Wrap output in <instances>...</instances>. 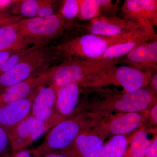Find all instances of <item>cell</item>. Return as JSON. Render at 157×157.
<instances>
[{
	"label": "cell",
	"mask_w": 157,
	"mask_h": 157,
	"mask_svg": "<svg viewBox=\"0 0 157 157\" xmlns=\"http://www.w3.org/2000/svg\"><path fill=\"white\" fill-rule=\"evenodd\" d=\"M78 0H65L63 1L59 14L67 21V20H71L78 17Z\"/></svg>",
	"instance_id": "obj_25"
},
{
	"label": "cell",
	"mask_w": 157,
	"mask_h": 157,
	"mask_svg": "<svg viewBox=\"0 0 157 157\" xmlns=\"http://www.w3.org/2000/svg\"><path fill=\"white\" fill-rule=\"evenodd\" d=\"M81 88L78 83H71L58 88L56 113L58 122L81 112L79 105Z\"/></svg>",
	"instance_id": "obj_16"
},
{
	"label": "cell",
	"mask_w": 157,
	"mask_h": 157,
	"mask_svg": "<svg viewBox=\"0 0 157 157\" xmlns=\"http://www.w3.org/2000/svg\"><path fill=\"white\" fill-rule=\"evenodd\" d=\"M52 127L31 115L8 132L11 152L24 149Z\"/></svg>",
	"instance_id": "obj_10"
},
{
	"label": "cell",
	"mask_w": 157,
	"mask_h": 157,
	"mask_svg": "<svg viewBox=\"0 0 157 157\" xmlns=\"http://www.w3.org/2000/svg\"><path fill=\"white\" fill-rule=\"evenodd\" d=\"M60 62L54 45H43L30 52L14 68L0 76V93L25 79L36 76Z\"/></svg>",
	"instance_id": "obj_3"
},
{
	"label": "cell",
	"mask_w": 157,
	"mask_h": 157,
	"mask_svg": "<svg viewBox=\"0 0 157 157\" xmlns=\"http://www.w3.org/2000/svg\"><path fill=\"white\" fill-rule=\"evenodd\" d=\"M21 36L28 46L47 45L59 36L67 25V20L59 14L48 17L26 18L16 23Z\"/></svg>",
	"instance_id": "obj_7"
},
{
	"label": "cell",
	"mask_w": 157,
	"mask_h": 157,
	"mask_svg": "<svg viewBox=\"0 0 157 157\" xmlns=\"http://www.w3.org/2000/svg\"><path fill=\"white\" fill-rule=\"evenodd\" d=\"M22 16L4 12L0 13V28L9 25L13 24L24 19Z\"/></svg>",
	"instance_id": "obj_29"
},
{
	"label": "cell",
	"mask_w": 157,
	"mask_h": 157,
	"mask_svg": "<svg viewBox=\"0 0 157 157\" xmlns=\"http://www.w3.org/2000/svg\"><path fill=\"white\" fill-rule=\"evenodd\" d=\"M149 119L150 124L152 126H157V103L155 104L149 111Z\"/></svg>",
	"instance_id": "obj_34"
},
{
	"label": "cell",
	"mask_w": 157,
	"mask_h": 157,
	"mask_svg": "<svg viewBox=\"0 0 157 157\" xmlns=\"http://www.w3.org/2000/svg\"><path fill=\"white\" fill-rule=\"evenodd\" d=\"M157 93L150 87L143 88L131 93L110 94L103 99L82 106V111L94 118L102 117L113 113L144 112L149 111L157 103Z\"/></svg>",
	"instance_id": "obj_1"
},
{
	"label": "cell",
	"mask_w": 157,
	"mask_h": 157,
	"mask_svg": "<svg viewBox=\"0 0 157 157\" xmlns=\"http://www.w3.org/2000/svg\"><path fill=\"white\" fill-rule=\"evenodd\" d=\"M97 1L100 6L101 16H115L119 10L117 4H114L111 0Z\"/></svg>",
	"instance_id": "obj_27"
},
{
	"label": "cell",
	"mask_w": 157,
	"mask_h": 157,
	"mask_svg": "<svg viewBox=\"0 0 157 157\" xmlns=\"http://www.w3.org/2000/svg\"><path fill=\"white\" fill-rule=\"evenodd\" d=\"M20 49H11L0 52V68L5 64L12 54Z\"/></svg>",
	"instance_id": "obj_33"
},
{
	"label": "cell",
	"mask_w": 157,
	"mask_h": 157,
	"mask_svg": "<svg viewBox=\"0 0 157 157\" xmlns=\"http://www.w3.org/2000/svg\"><path fill=\"white\" fill-rule=\"evenodd\" d=\"M11 152L9 135L0 126V157H9Z\"/></svg>",
	"instance_id": "obj_26"
},
{
	"label": "cell",
	"mask_w": 157,
	"mask_h": 157,
	"mask_svg": "<svg viewBox=\"0 0 157 157\" xmlns=\"http://www.w3.org/2000/svg\"><path fill=\"white\" fill-rule=\"evenodd\" d=\"M156 39H157V34H144L127 42L116 44L109 47L98 59L122 58L137 46Z\"/></svg>",
	"instance_id": "obj_18"
},
{
	"label": "cell",
	"mask_w": 157,
	"mask_h": 157,
	"mask_svg": "<svg viewBox=\"0 0 157 157\" xmlns=\"http://www.w3.org/2000/svg\"><path fill=\"white\" fill-rule=\"evenodd\" d=\"M9 157H41L36 149L26 150L25 149L11 152Z\"/></svg>",
	"instance_id": "obj_30"
},
{
	"label": "cell",
	"mask_w": 157,
	"mask_h": 157,
	"mask_svg": "<svg viewBox=\"0 0 157 157\" xmlns=\"http://www.w3.org/2000/svg\"><path fill=\"white\" fill-rule=\"evenodd\" d=\"M122 58L111 59H73L56 65L48 82L57 88L71 83L81 85L88 79L104 70L117 66Z\"/></svg>",
	"instance_id": "obj_5"
},
{
	"label": "cell",
	"mask_w": 157,
	"mask_h": 157,
	"mask_svg": "<svg viewBox=\"0 0 157 157\" xmlns=\"http://www.w3.org/2000/svg\"><path fill=\"white\" fill-rule=\"evenodd\" d=\"M28 47L21 36L16 23L0 28V52Z\"/></svg>",
	"instance_id": "obj_20"
},
{
	"label": "cell",
	"mask_w": 157,
	"mask_h": 157,
	"mask_svg": "<svg viewBox=\"0 0 157 157\" xmlns=\"http://www.w3.org/2000/svg\"><path fill=\"white\" fill-rule=\"evenodd\" d=\"M122 18L135 23L145 33H156L157 25L156 0H126L121 9Z\"/></svg>",
	"instance_id": "obj_9"
},
{
	"label": "cell",
	"mask_w": 157,
	"mask_h": 157,
	"mask_svg": "<svg viewBox=\"0 0 157 157\" xmlns=\"http://www.w3.org/2000/svg\"><path fill=\"white\" fill-rule=\"evenodd\" d=\"M43 0H22L17 1L13 6V14L22 16L26 18L37 17V12Z\"/></svg>",
	"instance_id": "obj_22"
},
{
	"label": "cell",
	"mask_w": 157,
	"mask_h": 157,
	"mask_svg": "<svg viewBox=\"0 0 157 157\" xmlns=\"http://www.w3.org/2000/svg\"><path fill=\"white\" fill-rule=\"evenodd\" d=\"M56 67H52L39 75L21 82L0 93V107L28 98L36 93L50 80Z\"/></svg>",
	"instance_id": "obj_12"
},
{
	"label": "cell",
	"mask_w": 157,
	"mask_h": 157,
	"mask_svg": "<svg viewBox=\"0 0 157 157\" xmlns=\"http://www.w3.org/2000/svg\"><path fill=\"white\" fill-rule=\"evenodd\" d=\"M37 92L28 98L0 107V126L7 133L31 115L33 100Z\"/></svg>",
	"instance_id": "obj_17"
},
{
	"label": "cell",
	"mask_w": 157,
	"mask_h": 157,
	"mask_svg": "<svg viewBox=\"0 0 157 157\" xmlns=\"http://www.w3.org/2000/svg\"><path fill=\"white\" fill-rule=\"evenodd\" d=\"M149 111L121 113L95 119L94 126L107 137L108 135H127L135 132L148 118Z\"/></svg>",
	"instance_id": "obj_8"
},
{
	"label": "cell",
	"mask_w": 157,
	"mask_h": 157,
	"mask_svg": "<svg viewBox=\"0 0 157 157\" xmlns=\"http://www.w3.org/2000/svg\"><path fill=\"white\" fill-rule=\"evenodd\" d=\"M144 157H157V136L155 135L152 142L147 150Z\"/></svg>",
	"instance_id": "obj_32"
},
{
	"label": "cell",
	"mask_w": 157,
	"mask_h": 157,
	"mask_svg": "<svg viewBox=\"0 0 157 157\" xmlns=\"http://www.w3.org/2000/svg\"><path fill=\"white\" fill-rule=\"evenodd\" d=\"M86 29L89 33L106 36H121L142 30L135 23L117 15L97 17L90 21Z\"/></svg>",
	"instance_id": "obj_13"
},
{
	"label": "cell",
	"mask_w": 157,
	"mask_h": 157,
	"mask_svg": "<svg viewBox=\"0 0 157 157\" xmlns=\"http://www.w3.org/2000/svg\"><path fill=\"white\" fill-rule=\"evenodd\" d=\"M55 2L51 0H43L42 5L37 12V17H48L54 14V4Z\"/></svg>",
	"instance_id": "obj_28"
},
{
	"label": "cell",
	"mask_w": 157,
	"mask_h": 157,
	"mask_svg": "<svg viewBox=\"0 0 157 157\" xmlns=\"http://www.w3.org/2000/svg\"><path fill=\"white\" fill-rule=\"evenodd\" d=\"M41 157H75L70 149L47 153Z\"/></svg>",
	"instance_id": "obj_31"
},
{
	"label": "cell",
	"mask_w": 157,
	"mask_h": 157,
	"mask_svg": "<svg viewBox=\"0 0 157 157\" xmlns=\"http://www.w3.org/2000/svg\"><path fill=\"white\" fill-rule=\"evenodd\" d=\"M153 74L151 72H143L128 65L116 66L90 77L81 86L93 89L113 85L121 86L123 93L133 92L147 87Z\"/></svg>",
	"instance_id": "obj_6"
},
{
	"label": "cell",
	"mask_w": 157,
	"mask_h": 157,
	"mask_svg": "<svg viewBox=\"0 0 157 157\" xmlns=\"http://www.w3.org/2000/svg\"><path fill=\"white\" fill-rule=\"evenodd\" d=\"M131 137L127 135L112 136L102 149L100 157H124L130 144Z\"/></svg>",
	"instance_id": "obj_21"
},
{
	"label": "cell",
	"mask_w": 157,
	"mask_h": 157,
	"mask_svg": "<svg viewBox=\"0 0 157 157\" xmlns=\"http://www.w3.org/2000/svg\"><path fill=\"white\" fill-rule=\"evenodd\" d=\"M43 45H33L28 47L20 49L14 52L5 63V64L0 68V76L14 68L19 62L31 52L35 50L38 47L43 46Z\"/></svg>",
	"instance_id": "obj_24"
},
{
	"label": "cell",
	"mask_w": 157,
	"mask_h": 157,
	"mask_svg": "<svg viewBox=\"0 0 157 157\" xmlns=\"http://www.w3.org/2000/svg\"><path fill=\"white\" fill-rule=\"evenodd\" d=\"M94 123L95 119L86 111L67 118L49 130L43 142L36 150L41 157L50 152L69 149L79 134Z\"/></svg>",
	"instance_id": "obj_4"
},
{
	"label": "cell",
	"mask_w": 157,
	"mask_h": 157,
	"mask_svg": "<svg viewBox=\"0 0 157 157\" xmlns=\"http://www.w3.org/2000/svg\"><path fill=\"white\" fill-rule=\"evenodd\" d=\"M150 84H151V88L156 93L157 92V73H153L152 76Z\"/></svg>",
	"instance_id": "obj_36"
},
{
	"label": "cell",
	"mask_w": 157,
	"mask_h": 157,
	"mask_svg": "<svg viewBox=\"0 0 157 157\" xmlns=\"http://www.w3.org/2000/svg\"><path fill=\"white\" fill-rule=\"evenodd\" d=\"M142 30L132 33L106 36L90 33L73 38L56 45L61 63L73 59H98L109 47L144 34Z\"/></svg>",
	"instance_id": "obj_2"
},
{
	"label": "cell",
	"mask_w": 157,
	"mask_h": 157,
	"mask_svg": "<svg viewBox=\"0 0 157 157\" xmlns=\"http://www.w3.org/2000/svg\"><path fill=\"white\" fill-rule=\"evenodd\" d=\"M79 134L70 148L75 157H100L106 136L94 127Z\"/></svg>",
	"instance_id": "obj_14"
},
{
	"label": "cell",
	"mask_w": 157,
	"mask_h": 157,
	"mask_svg": "<svg viewBox=\"0 0 157 157\" xmlns=\"http://www.w3.org/2000/svg\"><path fill=\"white\" fill-rule=\"evenodd\" d=\"M151 130L145 126L142 127L134 132L131 136L128 148L124 157H144L147 150L151 144L154 137L149 138V132Z\"/></svg>",
	"instance_id": "obj_19"
},
{
	"label": "cell",
	"mask_w": 157,
	"mask_h": 157,
	"mask_svg": "<svg viewBox=\"0 0 157 157\" xmlns=\"http://www.w3.org/2000/svg\"><path fill=\"white\" fill-rule=\"evenodd\" d=\"M57 89L48 83L42 86L34 97L31 109V115L52 127L58 123L56 113Z\"/></svg>",
	"instance_id": "obj_11"
},
{
	"label": "cell",
	"mask_w": 157,
	"mask_h": 157,
	"mask_svg": "<svg viewBox=\"0 0 157 157\" xmlns=\"http://www.w3.org/2000/svg\"><path fill=\"white\" fill-rule=\"evenodd\" d=\"M122 62L143 72H157V39L137 46L129 52Z\"/></svg>",
	"instance_id": "obj_15"
},
{
	"label": "cell",
	"mask_w": 157,
	"mask_h": 157,
	"mask_svg": "<svg viewBox=\"0 0 157 157\" xmlns=\"http://www.w3.org/2000/svg\"><path fill=\"white\" fill-rule=\"evenodd\" d=\"M17 1L16 0H0V13L5 12Z\"/></svg>",
	"instance_id": "obj_35"
},
{
	"label": "cell",
	"mask_w": 157,
	"mask_h": 157,
	"mask_svg": "<svg viewBox=\"0 0 157 157\" xmlns=\"http://www.w3.org/2000/svg\"><path fill=\"white\" fill-rule=\"evenodd\" d=\"M79 12L78 17L82 20L91 21L101 16L97 0H78Z\"/></svg>",
	"instance_id": "obj_23"
}]
</instances>
